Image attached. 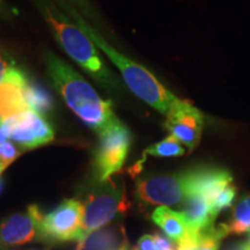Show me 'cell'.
<instances>
[{
  "label": "cell",
  "instance_id": "6da1fadb",
  "mask_svg": "<svg viewBox=\"0 0 250 250\" xmlns=\"http://www.w3.org/2000/svg\"><path fill=\"white\" fill-rule=\"evenodd\" d=\"M54 1L85 31L95 43V45L99 46L110 58V61L118 67L125 83L134 95L166 116H168L180 104L182 100L166 88L147 68L112 48L107 43V41L102 39L98 31L83 20L78 9L71 2H68L67 0H54Z\"/></svg>",
  "mask_w": 250,
  "mask_h": 250
},
{
  "label": "cell",
  "instance_id": "7a4b0ae2",
  "mask_svg": "<svg viewBox=\"0 0 250 250\" xmlns=\"http://www.w3.org/2000/svg\"><path fill=\"white\" fill-rule=\"evenodd\" d=\"M49 76L66 102L68 108L90 129L99 134L120 120L111 109V102L104 101L87 81L70 65L52 52H45Z\"/></svg>",
  "mask_w": 250,
  "mask_h": 250
},
{
  "label": "cell",
  "instance_id": "3957f363",
  "mask_svg": "<svg viewBox=\"0 0 250 250\" xmlns=\"http://www.w3.org/2000/svg\"><path fill=\"white\" fill-rule=\"evenodd\" d=\"M31 2L54 30L57 42L74 62L103 86L109 88L118 86L95 43L54 0H31Z\"/></svg>",
  "mask_w": 250,
  "mask_h": 250
},
{
  "label": "cell",
  "instance_id": "277c9868",
  "mask_svg": "<svg viewBox=\"0 0 250 250\" xmlns=\"http://www.w3.org/2000/svg\"><path fill=\"white\" fill-rule=\"evenodd\" d=\"M126 203L124 192L111 177L104 182H100L99 187L83 203V218L79 243L85 241L90 233L111 223L120 212L126 211Z\"/></svg>",
  "mask_w": 250,
  "mask_h": 250
},
{
  "label": "cell",
  "instance_id": "5b68a950",
  "mask_svg": "<svg viewBox=\"0 0 250 250\" xmlns=\"http://www.w3.org/2000/svg\"><path fill=\"white\" fill-rule=\"evenodd\" d=\"M83 204L78 199H65L43 215L41 220V241L50 243L80 242Z\"/></svg>",
  "mask_w": 250,
  "mask_h": 250
},
{
  "label": "cell",
  "instance_id": "8992f818",
  "mask_svg": "<svg viewBox=\"0 0 250 250\" xmlns=\"http://www.w3.org/2000/svg\"><path fill=\"white\" fill-rule=\"evenodd\" d=\"M99 136L100 145L95 153L94 167L99 182H104L124 166L131 146V133L120 121Z\"/></svg>",
  "mask_w": 250,
  "mask_h": 250
},
{
  "label": "cell",
  "instance_id": "52a82bcc",
  "mask_svg": "<svg viewBox=\"0 0 250 250\" xmlns=\"http://www.w3.org/2000/svg\"><path fill=\"white\" fill-rule=\"evenodd\" d=\"M7 131L8 139L24 149H33L52 142L55 132L48 121L40 112L28 110L0 121Z\"/></svg>",
  "mask_w": 250,
  "mask_h": 250
},
{
  "label": "cell",
  "instance_id": "ba28073f",
  "mask_svg": "<svg viewBox=\"0 0 250 250\" xmlns=\"http://www.w3.org/2000/svg\"><path fill=\"white\" fill-rule=\"evenodd\" d=\"M188 171L173 175L148 176L137 181V196L151 205L171 206L187 198Z\"/></svg>",
  "mask_w": 250,
  "mask_h": 250
},
{
  "label": "cell",
  "instance_id": "9c48e42d",
  "mask_svg": "<svg viewBox=\"0 0 250 250\" xmlns=\"http://www.w3.org/2000/svg\"><path fill=\"white\" fill-rule=\"evenodd\" d=\"M43 213L37 205H29L20 212L0 221V249L41 241V220Z\"/></svg>",
  "mask_w": 250,
  "mask_h": 250
},
{
  "label": "cell",
  "instance_id": "30bf717a",
  "mask_svg": "<svg viewBox=\"0 0 250 250\" xmlns=\"http://www.w3.org/2000/svg\"><path fill=\"white\" fill-rule=\"evenodd\" d=\"M204 116L195 105L188 101H181L180 104L167 116L165 126L171 136L189 151L197 147L202 137Z\"/></svg>",
  "mask_w": 250,
  "mask_h": 250
},
{
  "label": "cell",
  "instance_id": "8fae6325",
  "mask_svg": "<svg viewBox=\"0 0 250 250\" xmlns=\"http://www.w3.org/2000/svg\"><path fill=\"white\" fill-rule=\"evenodd\" d=\"M233 182L228 170L220 168H198L188 171L187 197L202 196L211 203Z\"/></svg>",
  "mask_w": 250,
  "mask_h": 250
},
{
  "label": "cell",
  "instance_id": "7c38bea8",
  "mask_svg": "<svg viewBox=\"0 0 250 250\" xmlns=\"http://www.w3.org/2000/svg\"><path fill=\"white\" fill-rule=\"evenodd\" d=\"M27 81L22 72L14 66L0 80V121L28 110L23 93Z\"/></svg>",
  "mask_w": 250,
  "mask_h": 250
},
{
  "label": "cell",
  "instance_id": "4fadbf2b",
  "mask_svg": "<svg viewBox=\"0 0 250 250\" xmlns=\"http://www.w3.org/2000/svg\"><path fill=\"white\" fill-rule=\"evenodd\" d=\"M182 213L186 218L188 230L202 233L213 227L217 218L211 203L202 196L187 197Z\"/></svg>",
  "mask_w": 250,
  "mask_h": 250
},
{
  "label": "cell",
  "instance_id": "5bb4252c",
  "mask_svg": "<svg viewBox=\"0 0 250 250\" xmlns=\"http://www.w3.org/2000/svg\"><path fill=\"white\" fill-rule=\"evenodd\" d=\"M124 246H126L124 229L115 225L90 233L85 241L79 243L78 250H121Z\"/></svg>",
  "mask_w": 250,
  "mask_h": 250
},
{
  "label": "cell",
  "instance_id": "9a60e30c",
  "mask_svg": "<svg viewBox=\"0 0 250 250\" xmlns=\"http://www.w3.org/2000/svg\"><path fill=\"white\" fill-rule=\"evenodd\" d=\"M152 220L174 242L179 243L188 232L187 221L182 212L171 210L168 206L156 208L152 214Z\"/></svg>",
  "mask_w": 250,
  "mask_h": 250
},
{
  "label": "cell",
  "instance_id": "2e32d148",
  "mask_svg": "<svg viewBox=\"0 0 250 250\" xmlns=\"http://www.w3.org/2000/svg\"><path fill=\"white\" fill-rule=\"evenodd\" d=\"M228 234L250 232V195L245 196L233 208L230 223L226 225Z\"/></svg>",
  "mask_w": 250,
  "mask_h": 250
},
{
  "label": "cell",
  "instance_id": "e0dca14e",
  "mask_svg": "<svg viewBox=\"0 0 250 250\" xmlns=\"http://www.w3.org/2000/svg\"><path fill=\"white\" fill-rule=\"evenodd\" d=\"M28 109L37 111L40 114L49 111L52 107V98L48 90L36 85V83H26L23 89Z\"/></svg>",
  "mask_w": 250,
  "mask_h": 250
},
{
  "label": "cell",
  "instance_id": "ac0fdd59",
  "mask_svg": "<svg viewBox=\"0 0 250 250\" xmlns=\"http://www.w3.org/2000/svg\"><path fill=\"white\" fill-rule=\"evenodd\" d=\"M184 152L186 151H184L182 144L170 134L161 142L149 146L144 154L158 156V158H171V156L183 155Z\"/></svg>",
  "mask_w": 250,
  "mask_h": 250
},
{
  "label": "cell",
  "instance_id": "d6986e66",
  "mask_svg": "<svg viewBox=\"0 0 250 250\" xmlns=\"http://www.w3.org/2000/svg\"><path fill=\"white\" fill-rule=\"evenodd\" d=\"M235 195H236V188L233 186V183L230 184V186H228L227 188H225L223 191L215 197L214 201L212 202L211 204L212 208H213L214 213L218 215L221 211L225 210V208H229V206L233 204Z\"/></svg>",
  "mask_w": 250,
  "mask_h": 250
},
{
  "label": "cell",
  "instance_id": "ffe728a7",
  "mask_svg": "<svg viewBox=\"0 0 250 250\" xmlns=\"http://www.w3.org/2000/svg\"><path fill=\"white\" fill-rule=\"evenodd\" d=\"M22 153V148L13 142H6L0 144V164L7 168L9 165L13 164Z\"/></svg>",
  "mask_w": 250,
  "mask_h": 250
},
{
  "label": "cell",
  "instance_id": "44dd1931",
  "mask_svg": "<svg viewBox=\"0 0 250 250\" xmlns=\"http://www.w3.org/2000/svg\"><path fill=\"white\" fill-rule=\"evenodd\" d=\"M134 250H158L155 246L154 235H149V234H147V235H144L140 237L138 245H137Z\"/></svg>",
  "mask_w": 250,
  "mask_h": 250
},
{
  "label": "cell",
  "instance_id": "7402d4cb",
  "mask_svg": "<svg viewBox=\"0 0 250 250\" xmlns=\"http://www.w3.org/2000/svg\"><path fill=\"white\" fill-rule=\"evenodd\" d=\"M154 240L158 250H176L173 241L161 234H154Z\"/></svg>",
  "mask_w": 250,
  "mask_h": 250
},
{
  "label": "cell",
  "instance_id": "603a6c76",
  "mask_svg": "<svg viewBox=\"0 0 250 250\" xmlns=\"http://www.w3.org/2000/svg\"><path fill=\"white\" fill-rule=\"evenodd\" d=\"M67 1L71 2L74 7H78L87 15H89L93 12V5L90 0H67Z\"/></svg>",
  "mask_w": 250,
  "mask_h": 250
},
{
  "label": "cell",
  "instance_id": "cb8c5ba5",
  "mask_svg": "<svg viewBox=\"0 0 250 250\" xmlns=\"http://www.w3.org/2000/svg\"><path fill=\"white\" fill-rule=\"evenodd\" d=\"M11 66H13V64L9 62L7 55L0 50V80L2 79V77L5 76L6 72L8 71V68Z\"/></svg>",
  "mask_w": 250,
  "mask_h": 250
},
{
  "label": "cell",
  "instance_id": "d4e9b609",
  "mask_svg": "<svg viewBox=\"0 0 250 250\" xmlns=\"http://www.w3.org/2000/svg\"><path fill=\"white\" fill-rule=\"evenodd\" d=\"M227 250H250V245L248 242H239L230 246Z\"/></svg>",
  "mask_w": 250,
  "mask_h": 250
},
{
  "label": "cell",
  "instance_id": "484cf974",
  "mask_svg": "<svg viewBox=\"0 0 250 250\" xmlns=\"http://www.w3.org/2000/svg\"><path fill=\"white\" fill-rule=\"evenodd\" d=\"M6 140H8L7 131L5 130V127L2 126V124L0 123V144L6 142Z\"/></svg>",
  "mask_w": 250,
  "mask_h": 250
},
{
  "label": "cell",
  "instance_id": "4316f807",
  "mask_svg": "<svg viewBox=\"0 0 250 250\" xmlns=\"http://www.w3.org/2000/svg\"><path fill=\"white\" fill-rule=\"evenodd\" d=\"M6 169V168L4 167V166H2L1 164H0V175H1L2 174V171H4Z\"/></svg>",
  "mask_w": 250,
  "mask_h": 250
},
{
  "label": "cell",
  "instance_id": "83f0119b",
  "mask_svg": "<svg viewBox=\"0 0 250 250\" xmlns=\"http://www.w3.org/2000/svg\"><path fill=\"white\" fill-rule=\"evenodd\" d=\"M2 188H4V183H2V181L0 180V193L2 191Z\"/></svg>",
  "mask_w": 250,
  "mask_h": 250
},
{
  "label": "cell",
  "instance_id": "f1b7e54d",
  "mask_svg": "<svg viewBox=\"0 0 250 250\" xmlns=\"http://www.w3.org/2000/svg\"><path fill=\"white\" fill-rule=\"evenodd\" d=\"M121 250H127V246H124V247H123V248H122Z\"/></svg>",
  "mask_w": 250,
  "mask_h": 250
},
{
  "label": "cell",
  "instance_id": "f546056e",
  "mask_svg": "<svg viewBox=\"0 0 250 250\" xmlns=\"http://www.w3.org/2000/svg\"><path fill=\"white\" fill-rule=\"evenodd\" d=\"M248 243L250 245V233H249V235H248Z\"/></svg>",
  "mask_w": 250,
  "mask_h": 250
}]
</instances>
